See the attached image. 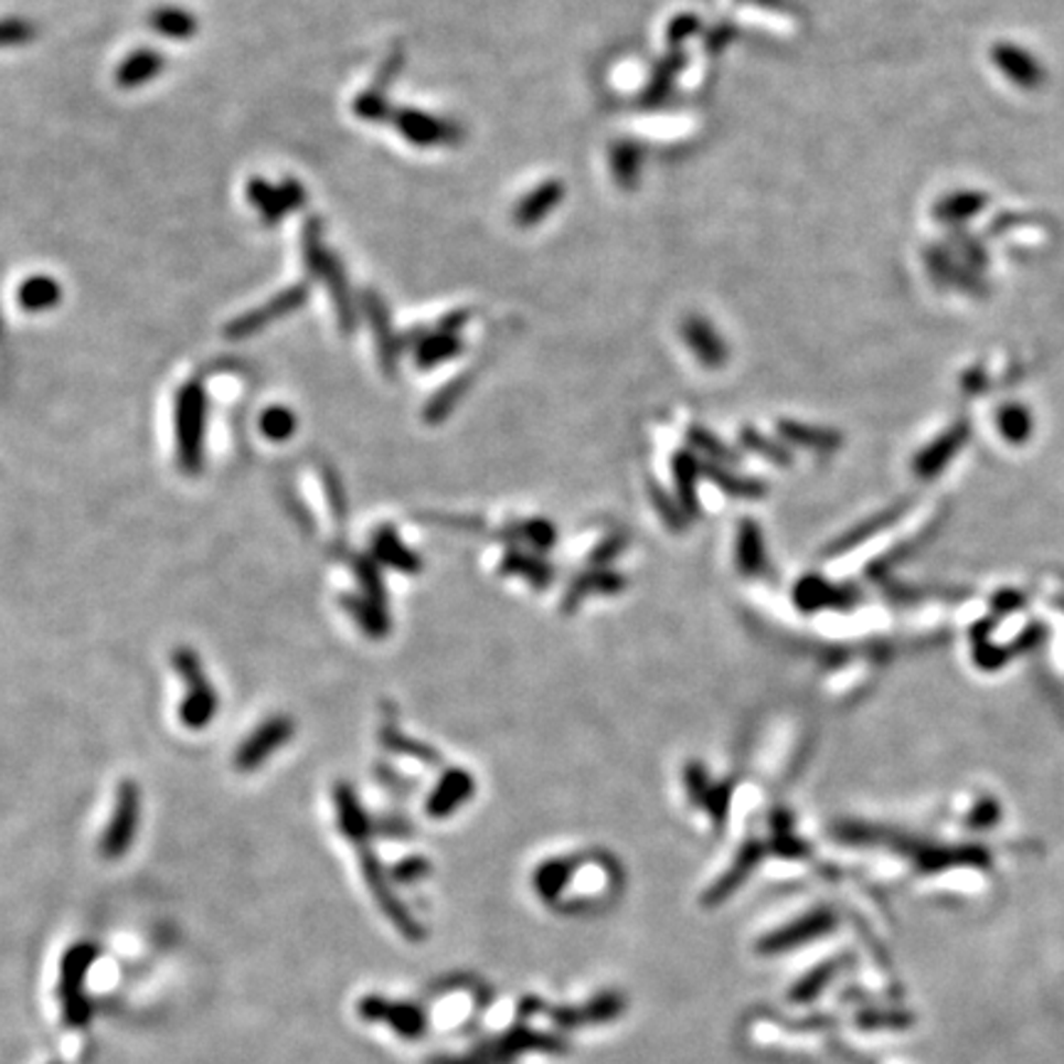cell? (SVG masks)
Here are the masks:
<instances>
[{
	"label": "cell",
	"mask_w": 1064,
	"mask_h": 1064,
	"mask_svg": "<svg viewBox=\"0 0 1064 1064\" xmlns=\"http://www.w3.org/2000/svg\"><path fill=\"white\" fill-rule=\"evenodd\" d=\"M683 340L693 348V353L698 355L702 365L707 368L725 365L727 348L722 343V338L717 336L715 328H712L707 321H702L698 316L688 318L683 323Z\"/></svg>",
	"instance_id": "obj_12"
},
{
	"label": "cell",
	"mask_w": 1064,
	"mask_h": 1064,
	"mask_svg": "<svg viewBox=\"0 0 1064 1064\" xmlns=\"http://www.w3.org/2000/svg\"><path fill=\"white\" fill-rule=\"evenodd\" d=\"M700 30V20L695 15H680L675 18L673 23H670L668 28V42H673V45H678L680 40H685L688 35H693Z\"/></svg>",
	"instance_id": "obj_33"
},
{
	"label": "cell",
	"mask_w": 1064,
	"mask_h": 1064,
	"mask_svg": "<svg viewBox=\"0 0 1064 1064\" xmlns=\"http://www.w3.org/2000/svg\"><path fill=\"white\" fill-rule=\"evenodd\" d=\"M562 198H565V185L560 180H547L540 188L532 190L523 200L518 202V208L513 212V220L518 227H535L545 220L552 210H555Z\"/></svg>",
	"instance_id": "obj_10"
},
{
	"label": "cell",
	"mask_w": 1064,
	"mask_h": 1064,
	"mask_svg": "<svg viewBox=\"0 0 1064 1064\" xmlns=\"http://www.w3.org/2000/svg\"><path fill=\"white\" fill-rule=\"evenodd\" d=\"M365 311H368V316H370L372 331H375V340H377V348H380L382 368H385V372H392V368H395V358H397V355H395V353H397V345H395V336H392V328H390L387 308L382 306V301L377 299V294H368Z\"/></svg>",
	"instance_id": "obj_16"
},
{
	"label": "cell",
	"mask_w": 1064,
	"mask_h": 1064,
	"mask_svg": "<svg viewBox=\"0 0 1064 1064\" xmlns=\"http://www.w3.org/2000/svg\"><path fill=\"white\" fill-rule=\"evenodd\" d=\"M461 338L459 333H436L422 338V343L417 348V363L419 368H436L441 365L444 360H451L454 355L461 353Z\"/></svg>",
	"instance_id": "obj_19"
},
{
	"label": "cell",
	"mask_w": 1064,
	"mask_h": 1064,
	"mask_svg": "<svg viewBox=\"0 0 1064 1064\" xmlns=\"http://www.w3.org/2000/svg\"><path fill=\"white\" fill-rule=\"evenodd\" d=\"M345 609L353 614V619L363 626V629L370 634V636H382L387 629V621H385V616H382V611L377 609V604L375 602H360V599H345Z\"/></svg>",
	"instance_id": "obj_28"
},
{
	"label": "cell",
	"mask_w": 1064,
	"mask_h": 1064,
	"mask_svg": "<svg viewBox=\"0 0 1064 1064\" xmlns=\"http://www.w3.org/2000/svg\"><path fill=\"white\" fill-rule=\"evenodd\" d=\"M402 62H404V55H402V50H395L392 55L385 60V65H382L380 74H377V82H375V92L382 94V89L387 87V84L397 77V72L402 70Z\"/></svg>",
	"instance_id": "obj_34"
},
{
	"label": "cell",
	"mask_w": 1064,
	"mask_h": 1064,
	"mask_svg": "<svg viewBox=\"0 0 1064 1064\" xmlns=\"http://www.w3.org/2000/svg\"><path fill=\"white\" fill-rule=\"evenodd\" d=\"M695 478H698V466L690 456H678L675 459V481L680 498L685 500V506L695 508Z\"/></svg>",
	"instance_id": "obj_30"
},
{
	"label": "cell",
	"mask_w": 1064,
	"mask_h": 1064,
	"mask_svg": "<svg viewBox=\"0 0 1064 1064\" xmlns=\"http://www.w3.org/2000/svg\"><path fill=\"white\" fill-rule=\"evenodd\" d=\"M62 301V286L50 279V276H30L28 281L18 289V304L25 308L28 313H42L55 308Z\"/></svg>",
	"instance_id": "obj_15"
},
{
	"label": "cell",
	"mask_w": 1064,
	"mask_h": 1064,
	"mask_svg": "<svg viewBox=\"0 0 1064 1064\" xmlns=\"http://www.w3.org/2000/svg\"><path fill=\"white\" fill-rule=\"evenodd\" d=\"M737 560L744 574H754L764 562L762 555V535L754 523H744L740 530V545H737Z\"/></svg>",
	"instance_id": "obj_25"
},
{
	"label": "cell",
	"mask_w": 1064,
	"mask_h": 1064,
	"mask_svg": "<svg viewBox=\"0 0 1064 1064\" xmlns=\"http://www.w3.org/2000/svg\"><path fill=\"white\" fill-rule=\"evenodd\" d=\"M375 555L382 560V562H387V565H395L400 570H417V560H414L407 550L402 547V542L395 538V535H390V532H380L377 535V542H375Z\"/></svg>",
	"instance_id": "obj_27"
},
{
	"label": "cell",
	"mask_w": 1064,
	"mask_h": 1064,
	"mask_svg": "<svg viewBox=\"0 0 1064 1064\" xmlns=\"http://www.w3.org/2000/svg\"><path fill=\"white\" fill-rule=\"evenodd\" d=\"M468 385H471V377L464 375V377H456L454 382H449L439 395H436L432 402H429V407L427 412H424V419L436 424V422H441L449 417V412L459 404V400L466 395V390Z\"/></svg>",
	"instance_id": "obj_24"
},
{
	"label": "cell",
	"mask_w": 1064,
	"mask_h": 1064,
	"mask_svg": "<svg viewBox=\"0 0 1064 1064\" xmlns=\"http://www.w3.org/2000/svg\"><path fill=\"white\" fill-rule=\"evenodd\" d=\"M392 121H395L397 131L407 138V141L417 146H454L461 141L459 126L436 119V116L429 114L402 109L392 114Z\"/></svg>",
	"instance_id": "obj_7"
},
{
	"label": "cell",
	"mask_w": 1064,
	"mask_h": 1064,
	"mask_svg": "<svg viewBox=\"0 0 1064 1064\" xmlns=\"http://www.w3.org/2000/svg\"><path fill=\"white\" fill-rule=\"evenodd\" d=\"M166 70V57L156 50H134L131 55H126L119 67L114 72V82L119 84L121 89H136L143 87V84L151 82Z\"/></svg>",
	"instance_id": "obj_11"
},
{
	"label": "cell",
	"mask_w": 1064,
	"mask_h": 1064,
	"mask_svg": "<svg viewBox=\"0 0 1064 1064\" xmlns=\"http://www.w3.org/2000/svg\"><path fill=\"white\" fill-rule=\"evenodd\" d=\"M336 801H338V813H340V828H343V831L350 838H355V840L363 838L368 833V821H365L363 808H360L353 791H350L348 786H338Z\"/></svg>",
	"instance_id": "obj_23"
},
{
	"label": "cell",
	"mask_w": 1064,
	"mask_h": 1064,
	"mask_svg": "<svg viewBox=\"0 0 1064 1064\" xmlns=\"http://www.w3.org/2000/svg\"><path fill=\"white\" fill-rule=\"evenodd\" d=\"M998 432L1010 444H1023L1032 434V417L1023 404H1006L996 414Z\"/></svg>",
	"instance_id": "obj_20"
},
{
	"label": "cell",
	"mask_w": 1064,
	"mask_h": 1064,
	"mask_svg": "<svg viewBox=\"0 0 1064 1064\" xmlns=\"http://www.w3.org/2000/svg\"><path fill=\"white\" fill-rule=\"evenodd\" d=\"M208 395L198 382H188L175 397V461L180 471L198 476L205 464Z\"/></svg>",
	"instance_id": "obj_2"
},
{
	"label": "cell",
	"mask_w": 1064,
	"mask_h": 1064,
	"mask_svg": "<svg viewBox=\"0 0 1064 1064\" xmlns=\"http://www.w3.org/2000/svg\"><path fill=\"white\" fill-rule=\"evenodd\" d=\"M306 301H308V286L306 284L289 286V289L276 294L274 299H269L264 306L254 308V311L244 313L240 318H234V321L225 328V333H227L230 340L249 338L269 323L279 321V318H284L286 313H291V311H296V308H301Z\"/></svg>",
	"instance_id": "obj_6"
},
{
	"label": "cell",
	"mask_w": 1064,
	"mask_h": 1064,
	"mask_svg": "<svg viewBox=\"0 0 1064 1064\" xmlns=\"http://www.w3.org/2000/svg\"><path fill=\"white\" fill-rule=\"evenodd\" d=\"M680 67H683V52H673V55H668L661 65H658L656 74H653V79L651 84H648V89L643 94V99L648 104H656V102H661L668 89H670V84H673L675 79V74L680 72Z\"/></svg>",
	"instance_id": "obj_26"
},
{
	"label": "cell",
	"mask_w": 1064,
	"mask_h": 1064,
	"mask_svg": "<svg viewBox=\"0 0 1064 1064\" xmlns=\"http://www.w3.org/2000/svg\"><path fill=\"white\" fill-rule=\"evenodd\" d=\"M353 111H355L363 121H382V119H385V116L390 114L385 97H382V94L375 92V89L360 94V97H358L355 104H353Z\"/></svg>",
	"instance_id": "obj_32"
},
{
	"label": "cell",
	"mask_w": 1064,
	"mask_h": 1064,
	"mask_svg": "<svg viewBox=\"0 0 1064 1064\" xmlns=\"http://www.w3.org/2000/svg\"><path fill=\"white\" fill-rule=\"evenodd\" d=\"M141 811H143L141 786L131 779H124L119 786H116L109 823H106V831L99 843V850L106 860H121L126 853H129L138 833V826H141Z\"/></svg>",
	"instance_id": "obj_4"
},
{
	"label": "cell",
	"mask_w": 1064,
	"mask_h": 1064,
	"mask_svg": "<svg viewBox=\"0 0 1064 1064\" xmlns=\"http://www.w3.org/2000/svg\"><path fill=\"white\" fill-rule=\"evenodd\" d=\"M991 57H993V65L1000 72H1003L1010 82L1018 84V87H1023V89H1038L1042 84V77H1045V72H1042L1040 62L1032 57L1028 50L1018 47V45H1008V42H1000V45L993 47Z\"/></svg>",
	"instance_id": "obj_8"
},
{
	"label": "cell",
	"mask_w": 1064,
	"mask_h": 1064,
	"mask_svg": "<svg viewBox=\"0 0 1064 1064\" xmlns=\"http://www.w3.org/2000/svg\"><path fill=\"white\" fill-rule=\"evenodd\" d=\"M99 959L97 944L77 941L62 954L60 961V983L57 996L62 1006V1018L74 1030L87 1028L92 1020V1006L87 998V976L92 966Z\"/></svg>",
	"instance_id": "obj_3"
},
{
	"label": "cell",
	"mask_w": 1064,
	"mask_h": 1064,
	"mask_svg": "<svg viewBox=\"0 0 1064 1064\" xmlns=\"http://www.w3.org/2000/svg\"><path fill=\"white\" fill-rule=\"evenodd\" d=\"M50 1064H62V1062H50Z\"/></svg>",
	"instance_id": "obj_39"
},
{
	"label": "cell",
	"mask_w": 1064,
	"mask_h": 1064,
	"mask_svg": "<svg viewBox=\"0 0 1064 1064\" xmlns=\"http://www.w3.org/2000/svg\"><path fill=\"white\" fill-rule=\"evenodd\" d=\"M609 156H611L609 166L616 183H619L624 190L636 188L638 175H641V163H643L641 148L631 141H619L611 148Z\"/></svg>",
	"instance_id": "obj_18"
},
{
	"label": "cell",
	"mask_w": 1064,
	"mask_h": 1064,
	"mask_svg": "<svg viewBox=\"0 0 1064 1064\" xmlns=\"http://www.w3.org/2000/svg\"><path fill=\"white\" fill-rule=\"evenodd\" d=\"M966 441H968V424L956 422L954 427L936 436L929 446H924L917 456V461H914V468H917V474L922 478L939 476V468L944 464H949Z\"/></svg>",
	"instance_id": "obj_9"
},
{
	"label": "cell",
	"mask_w": 1064,
	"mask_h": 1064,
	"mask_svg": "<svg viewBox=\"0 0 1064 1064\" xmlns=\"http://www.w3.org/2000/svg\"><path fill=\"white\" fill-rule=\"evenodd\" d=\"M296 427H299V419L289 407H281V404H274V407H266L259 417V429L269 441H289Z\"/></svg>",
	"instance_id": "obj_22"
},
{
	"label": "cell",
	"mask_w": 1064,
	"mask_h": 1064,
	"mask_svg": "<svg viewBox=\"0 0 1064 1064\" xmlns=\"http://www.w3.org/2000/svg\"><path fill=\"white\" fill-rule=\"evenodd\" d=\"M779 429L784 432L786 439H791L796 444H808V446H831L836 441V436L831 432H816V429H808L804 427V424H796V422H781L779 424Z\"/></svg>",
	"instance_id": "obj_31"
},
{
	"label": "cell",
	"mask_w": 1064,
	"mask_h": 1064,
	"mask_svg": "<svg viewBox=\"0 0 1064 1064\" xmlns=\"http://www.w3.org/2000/svg\"><path fill=\"white\" fill-rule=\"evenodd\" d=\"M744 441H747V446H752V449L764 451L762 456H769V459H774V461H786V456H784V451L779 449V446L772 444V441H766L764 436H759L757 432H744Z\"/></svg>",
	"instance_id": "obj_36"
},
{
	"label": "cell",
	"mask_w": 1064,
	"mask_h": 1064,
	"mask_svg": "<svg viewBox=\"0 0 1064 1064\" xmlns=\"http://www.w3.org/2000/svg\"><path fill=\"white\" fill-rule=\"evenodd\" d=\"M304 202H306V193H304L301 183H294V180H286L284 185L276 188V193H274L269 205H266V208L262 210L264 225H266V227L276 225V222H281L284 215H289L291 210L304 208Z\"/></svg>",
	"instance_id": "obj_21"
},
{
	"label": "cell",
	"mask_w": 1064,
	"mask_h": 1064,
	"mask_svg": "<svg viewBox=\"0 0 1064 1064\" xmlns=\"http://www.w3.org/2000/svg\"><path fill=\"white\" fill-rule=\"evenodd\" d=\"M35 38V28L28 23V20L8 18L0 20V47H15V45H28Z\"/></svg>",
	"instance_id": "obj_29"
},
{
	"label": "cell",
	"mask_w": 1064,
	"mask_h": 1064,
	"mask_svg": "<svg viewBox=\"0 0 1064 1064\" xmlns=\"http://www.w3.org/2000/svg\"><path fill=\"white\" fill-rule=\"evenodd\" d=\"M274 193H276V188L266 183V180H262V178H254L252 183L247 185V198H249L252 205H257L259 210L269 205Z\"/></svg>",
	"instance_id": "obj_35"
},
{
	"label": "cell",
	"mask_w": 1064,
	"mask_h": 1064,
	"mask_svg": "<svg viewBox=\"0 0 1064 1064\" xmlns=\"http://www.w3.org/2000/svg\"><path fill=\"white\" fill-rule=\"evenodd\" d=\"M474 794V779L468 776L466 772L461 769H454L444 776V779L439 781V786H436L434 794L429 796V801H427V811L429 816H436V818H444V816H449L454 813L456 808H459L468 796Z\"/></svg>",
	"instance_id": "obj_13"
},
{
	"label": "cell",
	"mask_w": 1064,
	"mask_h": 1064,
	"mask_svg": "<svg viewBox=\"0 0 1064 1064\" xmlns=\"http://www.w3.org/2000/svg\"><path fill=\"white\" fill-rule=\"evenodd\" d=\"M170 666H173L175 675L185 685V698L178 710L180 722L193 732L205 730L217 717L220 695L215 685L210 683L200 653L190 646H175L173 653H170Z\"/></svg>",
	"instance_id": "obj_1"
},
{
	"label": "cell",
	"mask_w": 1064,
	"mask_h": 1064,
	"mask_svg": "<svg viewBox=\"0 0 1064 1064\" xmlns=\"http://www.w3.org/2000/svg\"><path fill=\"white\" fill-rule=\"evenodd\" d=\"M148 25L170 40H188L198 33V20L183 8H158L148 15Z\"/></svg>",
	"instance_id": "obj_17"
},
{
	"label": "cell",
	"mask_w": 1064,
	"mask_h": 1064,
	"mask_svg": "<svg viewBox=\"0 0 1064 1064\" xmlns=\"http://www.w3.org/2000/svg\"><path fill=\"white\" fill-rule=\"evenodd\" d=\"M988 198L983 193H973V190H959V193H951L941 198L934 205V217L946 225H959L976 217L978 212L986 210Z\"/></svg>",
	"instance_id": "obj_14"
},
{
	"label": "cell",
	"mask_w": 1064,
	"mask_h": 1064,
	"mask_svg": "<svg viewBox=\"0 0 1064 1064\" xmlns=\"http://www.w3.org/2000/svg\"><path fill=\"white\" fill-rule=\"evenodd\" d=\"M466 318H468V316H466L464 311L451 313L449 318H444V321H441V331H444V333H456V331H459V328L466 323Z\"/></svg>",
	"instance_id": "obj_38"
},
{
	"label": "cell",
	"mask_w": 1064,
	"mask_h": 1064,
	"mask_svg": "<svg viewBox=\"0 0 1064 1064\" xmlns=\"http://www.w3.org/2000/svg\"><path fill=\"white\" fill-rule=\"evenodd\" d=\"M294 732H296V725L291 717L274 715L269 720H264L259 727H254L247 737H244L237 752H234V759H232L234 769L242 774L257 772L266 759H272L274 754L294 737Z\"/></svg>",
	"instance_id": "obj_5"
},
{
	"label": "cell",
	"mask_w": 1064,
	"mask_h": 1064,
	"mask_svg": "<svg viewBox=\"0 0 1064 1064\" xmlns=\"http://www.w3.org/2000/svg\"><path fill=\"white\" fill-rule=\"evenodd\" d=\"M690 439L695 441L698 449L707 451V454H712V456H720V459H727V456H730V454L725 451V446H722L717 439H712V436L705 434L702 429H693V432H690Z\"/></svg>",
	"instance_id": "obj_37"
}]
</instances>
